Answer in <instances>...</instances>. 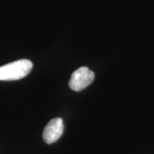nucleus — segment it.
<instances>
[{
	"mask_svg": "<svg viewBox=\"0 0 154 154\" xmlns=\"http://www.w3.org/2000/svg\"><path fill=\"white\" fill-rule=\"evenodd\" d=\"M33 64L28 59H20L0 66V80L14 81L24 78L32 71Z\"/></svg>",
	"mask_w": 154,
	"mask_h": 154,
	"instance_id": "nucleus-1",
	"label": "nucleus"
},
{
	"mask_svg": "<svg viewBox=\"0 0 154 154\" xmlns=\"http://www.w3.org/2000/svg\"><path fill=\"white\" fill-rule=\"evenodd\" d=\"M94 77L95 75L94 72L87 67H80L72 74L69 86L74 91H80L93 82Z\"/></svg>",
	"mask_w": 154,
	"mask_h": 154,
	"instance_id": "nucleus-2",
	"label": "nucleus"
},
{
	"mask_svg": "<svg viewBox=\"0 0 154 154\" xmlns=\"http://www.w3.org/2000/svg\"><path fill=\"white\" fill-rule=\"evenodd\" d=\"M63 131V122L61 118L51 119L44 129L43 139L46 143L51 144L59 139Z\"/></svg>",
	"mask_w": 154,
	"mask_h": 154,
	"instance_id": "nucleus-3",
	"label": "nucleus"
}]
</instances>
